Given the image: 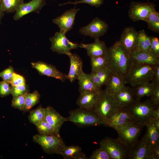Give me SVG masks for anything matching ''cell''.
<instances>
[{
    "mask_svg": "<svg viewBox=\"0 0 159 159\" xmlns=\"http://www.w3.org/2000/svg\"><path fill=\"white\" fill-rule=\"evenodd\" d=\"M45 111L44 120L50 124L59 135L62 125L67 121L66 117L62 116L52 106H48L45 108Z\"/></svg>",
    "mask_w": 159,
    "mask_h": 159,
    "instance_id": "22",
    "label": "cell"
},
{
    "mask_svg": "<svg viewBox=\"0 0 159 159\" xmlns=\"http://www.w3.org/2000/svg\"><path fill=\"white\" fill-rule=\"evenodd\" d=\"M28 87L26 84L16 86H11V94L13 97L24 94L28 92Z\"/></svg>",
    "mask_w": 159,
    "mask_h": 159,
    "instance_id": "41",
    "label": "cell"
},
{
    "mask_svg": "<svg viewBox=\"0 0 159 159\" xmlns=\"http://www.w3.org/2000/svg\"><path fill=\"white\" fill-rule=\"evenodd\" d=\"M9 83L3 80L0 81V96L1 97L6 96L11 92V87Z\"/></svg>",
    "mask_w": 159,
    "mask_h": 159,
    "instance_id": "43",
    "label": "cell"
},
{
    "mask_svg": "<svg viewBox=\"0 0 159 159\" xmlns=\"http://www.w3.org/2000/svg\"><path fill=\"white\" fill-rule=\"evenodd\" d=\"M80 47L85 49L90 58L105 56L108 54V48L105 43L99 39H95V42L91 44H80Z\"/></svg>",
    "mask_w": 159,
    "mask_h": 159,
    "instance_id": "21",
    "label": "cell"
},
{
    "mask_svg": "<svg viewBox=\"0 0 159 159\" xmlns=\"http://www.w3.org/2000/svg\"><path fill=\"white\" fill-rule=\"evenodd\" d=\"M112 96L118 107L127 108L135 101L132 88L129 86H125Z\"/></svg>",
    "mask_w": 159,
    "mask_h": 159,
    "instance_id": "23",
    "label": "cell"
},
{
    "mask_svg": "<svg viewBox=\"0 0 159 159\" xmlns=\"http://www.w3.org/2000/svg\"><path fill=\"white\" fill-rule=\"evenodd\" d=\"M33 141L41 147L46 153L60 155L66 145L60 135L39 134L33 137Z\"/></svg>",
    "mask_w": 159,
    "mask_h": 159,
    "instance_id": "7",
    "label": "cell"
},
{
    "mask_svg": "<svg viewBox=\"0 0 159 159\" xmlns=\"http://www.w3.org/2000/svg\"><path fill=\"white\" fill-rule=\"evenodd\" d=\"M91 72H94L108 66L109 59L108 54L90 58Z\"/></svg>",
    "mask_w": 159,
    "mask_h": 159,
    "instance_id": "32",
    "label": "cell"
},
{
    "mask_svg": "<svg viewBox=\"0 0 159 159\" xmlns=\"http://www.w3.org/2000/svg\"><path fill=\"white\" fill-rule=\"evenodd\" d=\"M108 67L124 78L130 66L131 60L119 41H117L108 48Z\"/></svg>",
    "mask_w": 159,
    "mask_h": 159,
    "instance_id": "1",
    "label": "cell"
},
{
    "mask_svg": "<svg viewBox=\"0 0 159 159\" xmlns=\"http://www.w3.org/2000/svg\"><path fill=\"white\" fill-rule=\"evenodd\" d=\"M100 91H89L80 93L77 104L79 107L92 110L97 100Z\"/></svg>",
    "mask_w": 159,
    "mask_h": 159,
    "instance_id": "19",
    "label": "cell"
},
{
    "mask_svg": "<svg viewBox=\"0 0 159 159\" xmlns=\"http://www.w3.org/2000/svg\"><path fill=\"white\" fill-rule=\"evenodd\" d=\"M79 10V8L76 9L75 6L53 20V22L59 28V32L65 34L73 28L76 14Z\"/></svg>",
    "mask_w": 159,
    "mask_h": 159,
    "instance_id": "15",
    "label": "cell"
},
{
    "mask_svg": "<svg viewBox=\"0 0 159 159\" xmlns=\"http://www.w3.org/2000/svg\"></svg>",
    "mask_w": 159,
    "mask_h": 159,
    "instance_id": "52",
    "label": "cell"
},
{
    "mask_svg": "<svg viewBox=\"0 0 159 159\" xmlns=\"http://www.w3.org/2000/svg\"><path fill=\"white\" fill-rule=\"evenodd\" d=\"M45 113V108L40 105L36 109L30 111L29 120L31 123L35 125L44 119Z\"/></svg>",
    "mask_w": 159,
    "mask_h": 159,
    "instance_id": "33",
    "label": "cell"
},
{
    "mask_svg": "<svg viewBox=\"0 0 159 159\" xmlns=\"http://www.w3.org/2000/svg\"><path fill=\"white\" fill-rule=\"evenodd\" d=\"M109 26L104 21L96 17L88 25L79 30L81 34L90 37L94 39H99L107 32Z\"/></svg>",
    "mask_w": 159,
    "mask_h": 159,
    "instance_id": "11",
    "label": "cell"
},
{
    "mask_svg": "<svg viewBox=\"0 0 159 159\" xmlns=\"http://www.w3.org/2000/svg\"><path fill=\"white\" fill-rule=\"evenodd\" d=\"M89 159H111L107 151L102 147L100 146L93 152Z\"/></svg>",
    "mask_w": 159,
    "mask_h": 159,
    "instance_id": "39",
    "label": "cell"
},
{
    "mask_svg": "<svg viewBox=\"0 0 159 159\" xmlns=\"http://www.w3.org/2000/svg\"><path fill=\"white\" fill-rule=\"evenodd\" d=\"M24 3V0H0L2 9L5 12L7 13L15 12Z\"/></svg>",
    "mask_w": 159,
    "mask_h": 159,
    "instance_id": "31",
    "label": "cell"
},
{
    "mask_svg": "<svg viewBox=\"0 0 159 159\" xmlns=\"http://www.w3.org/2000/svg\"><path fill=\"white\" fill-rule=\"evenodd\" d=\"M153 0L154 1H156V0Z\"/></svg>",
    "mask_w": 159,
    "mask_h": 159,
    "instance_id": "51",
    "label": "cell"
},
{
    "mask_svg": "<svg viewBox=\"0 0 159 159\" xmlns=\"http://www.w3.org/2000/svg\"><path fill=\"white\" fill-rule=\"evenodd\" d=\"M100 145L107 151L111 159H130L131 149L118 138L105 137L100 141Z\"/></svg>",
    "mask_w": 159,
    "mask_h": 159,
    "instance_id": "6",
    "label": "cell"
},
{
    "mask_svg": "<svg viewBox=\"0 0 159 159\" xmlns=\"http://www.w3.org/2000/svg\"><path fill=\"white\" fill-rule=\"evenodd\" d=\"M32 67L41 75L58 79L62 82L67 79V74L59 70L54 66L44 62L39 61L31 63Z\"/></svg>",
    "mask_w": 159,
    "mask_h": 159,
    "instance_id": "16",
    "label": "cell"
},
{
    "mask_svg": "<svg viewBox=\"0 0 159 159\" xmlns=\"http://www.w3.org/2000/svg\"><path fill=\"white\" fill-rule=\"evenodd\" d=\"M81 151V148L78 145H65L63 148L60 155L65 159H74L75 156Z\"/></svg>",
    "mask_w": 159,
    "mask_h": 159,
    "instance_id": "36",
    "label": "cell"
},
{
    "mask_svg": "<svg viewBox=\"0 0 159 159\" xmlns=\"http://www.w3.org/2000/svg\"><path fill=\"white\" fill-rule=\"evenodd\" d=\"M156 65L140 64L131 61L124 77L126 84L132 87L151 81Z\"/></svg>",
    "mask_w": 159,
    "mask_h": 159,
    "instance_id": "2",
    "label": "cell"
},
{
    "mask_svg": "<svg viewBox=\"0 0 159 159\" xmlns=\"http://www.w3.org/2000/svg\"><path fill=\"white\" fill-rule=\"evenodd\" d=\"M151 81L156 86L159 85V64L155 65Z\"/></svg>",
    "mask_w": 159,
    "mask_h": 159,
    "instance_id": "46",
    "label": "cell"
},
{
    "mask_svg": "<svg viewBox=\"0 0 159 159\" xmlns=\"http://www.w3.org/2000/svg\"><path fill=\"white\" fill-rule=\"evenodd\" d=\"M77 80L80 93L89 91H98L101 90L96 87L90 74H86L82 71L79 75Z\"/></svg>",
    "mask_w": 159,
    "mask_h": 159,
    "instance_id": "28",
    "label": "cell"
},
{
    "mask_svg": "<svg viewBox=\"0 0 159 159\" xmlns=\"http://www.w3.org/2000/svg\"><path fill=\"white\" fill-rule=\"evenodd\" d=\"M112 70L106 67L95 71L91 72L90 74L96 87L99 89L105 85L108 79Z\"/></svg>",
    "mask_w": 159,
    "mask_h": 159,
    "instance_id": "27",
    "label": "cell"
},
{
    "mask_svg": "<svg viewBox=\"0 0 159 159\" xmlns=\"http://www.w3.org/2000/svg\"><path fill=\"white\" fill-rule=\"evenodd\" d=\"M118 108L112 96L105 90H101L92 110L103 122L104 125Z\"/></svg>",
    "mask_w": 159,
    "mask_h": 159,
    "instance_id": "5",
    "label": "cell"
},
{
    "mask_svg": "<svg viewBox=\"0 0 159 159\" xmlns=\"http://www.w3.org/2000/svg\"><path fill=\"white\" fill-rule=\"evenodd\" d=\"M150 96L153 102L156 105H159V85L155 87Z\"/></svg>",
    "mask_w": 159,
    "mask_h": 159,
    "instance_id": "45",
    "label": "cell"
},
{
    "mask_svg": "<svg viewBox=\"0 0 159 159\" xmlns=\"http://www.w3.org/2000/svg\"><path fill=\"white\" fill-rule=\"evenodd\" d=\"M67 121L79 127L97 126L103 125V122L92 110L79 107L69 111Z\"/></svg>",
    "mask_w": 159,
    "mask_h": 159,
    "instance_id": "4",
    "label": "cell"
},
{
    "mask_svg": "<svg viewBox=\"0 0 159 159\" xmlns=\"http://www.w3.org/2000/svg\"><path fill=\"white\" fill-rule=\"evenodd\" d=\"M70 61V66L67 79L71 82L77 80L82 70L83 62L80 56L76 54L71 53L68 55Z\"/></svg>",
    "mask_w": 159,
    "mask_h": 159,
    "instance_id": "24",
    "label": "cell"
},
{
    "mask_svg": "<svg viewBox=\"0 0 159 159\" xmlns=\"http://www.w3.org/2000/svg\"><path fill=\"white\" fill-rule=\"evenodd\" d=\"M104 0H75L74 2L68 1L66 3L60 4L59 6H62L67 4H72L75 5L81 3H85L90 5L91 6L99 7L103 4Z\"/></svg>",
    "mask_w": 159,
    "mask_h": 159,
    "instance_id": "37",
    "label": "cell"
},
{
    "mask_svg": "<svg viewBox=\"0 0 159 159\" xmlns=\"http://www.w3.org/2000/svg\"><path fill=\"white\" fill-rule=\"evenodd\" d=\"M155 4L153 2L132 1L129 6V17L133 21H143L152 11L155 9Z\"/></svg>",
    "mask_w": 159,
    "mask_h": 159,
    "instance_id": "10",
    "label": "cell"
},
{
    "mask_svg": "<svg viewBox=\"0 0 159 159\" xmlns=\"http://www.w3.org/2000/svg\"><path fill=\"white\" fill-rule=\"evenodd\" d=\"M150 99L143 102L135 101L127 107L135 122L145 126L153 119L152 113L154 109L157 106Z\"/></svg>",
    "mask_w": 159,
    "mask_h": 159,
    "instance_id": "3",
    "label": "cell"
},
{
    "mask_svg": "<svg viewBox=\"0 0 159 159\" xmlns=\"http://www.w3.org/2000/svg\"><path fill=\"white\" fill-rule=\"evenodd\" d=\"M5 12L1 8L0 4V24H1V20L4 15Z\"/></svg>",
    "mask_w": 159,
    "mask_h": 159,
    "instance_id": "50",
    "label": "cell"
},
{
    "mask_svg": "<svg viewBox=\"0 0 159 159\" xmlns=\"http://www.w3.org/2000/svg\"><path fill=\"white\" fill-rule=\"evenodd\" d=\"M26 94L13 97L11 101V106L15 109L23 111L25 105Z\"/></svg>",
    "mask_w": 159,
    "mask_h": 159,
    "instance_id": "38",
    "label": "cell"
},
{
    "mask_svg": "<svg viewBox=\"0 0 159 159\" xmlns=\"http://www.w3.org/2000/svg\"><path fill=\"white\" fill-rule=\"evenodd\" d=\"M143 21L147 23L149 29L154 32L159 33V13L155 9L152 11Z\"/></svg>",
    "mask_w": 159,
    "mask_h": 159,
    "instance_id": "30",
    "label": "cell"
},
{
    "mask_svg": "<svg viewBox=\"0 0 159 159\" xmlns=\"http://www.w3.org/2000/svg\"><path fill=\"white\" fill-rule=\"evenodd\" d=\"M14 72L13 67L9 66L6 69L0 72V77L3 80L10 83Z\"/></svg>",
    "mask_w": 159,
    "mask_h": 159,
    "instance_id": "42",
    "label": "cell"
},
{
    "mask_svg": "<svg viewBox=\"0 0 159 159\" xmlns=\"http://www.w3.org/2000/svg\"><path fill=\"white\" fill-rule=\"evenodd\" d=\"M130 57L131 60L136 63L150 65L159 64V59L148 52L137 50L130 54Z\"/></svg>",
    "mask_w": 159,
    "mask_h": 159,
    "instance_id": "25",
    "label": "cell"
},
{
    "mask_svg": "<svg viewBox=\"0 0 159 159\" xmlns=\"http://www.w3.org/2000/svg\"><path fill=\"white\" fill-rule=\"evenodd\" d=\"M149 53L159 59V39L157 37H151V43Z\"/></svg>",
    "mask_w": 159,
    "mask_h": 159,
    "instance_id": "40",
    "label": "cell"
},
{
    "mask_svg": "<svg viewBox=\"0 0 159 159\" xmlns=\"http://www.w3.org/2000/svg\"><path fill=\"white\" fill-rule=\"evenodd\" d=\"M138 34L137 50L149 52L151 43V37L148 36L143 29L139 31Z\"/></svg>",
    "mask_w": 159,
    "mask_h": 159,
    "instance_id": "29",
    "label": "cell"
},
{
    "mask_svg": "<svg viewBox=\"0 0 159 159\" xmlns=\"http://www.w3.org/2000/svg\"><path fill=\"white\" fill-rule=\"evenodd\" d=\"M10 83L12 86H16L26 84L25 80L23 76L14 72Z\"/></svg>",
    "mask_w": 159,
    "mask_h": 159,
    "instance_id": "44",
    "label": "cell"
},
{
    "mask_svg": "<svg viewBox=\"0 0 159 159\" xmlns=\"http://www.w3.org/2000/svg\"><path fill=\"white\" fill-rule=\"evenodd\" d=\"M126 83L124 78L115 71L112 70L106 82L105 91L109 94L113 95L122 89Z\"/></svg>",
    "mask_w": 159,
    "mask_h": 159,
    "instance_id": "18",
    "label": "cell"
},
{
    "mask_svg": "<svg viewBox=\"0 0 159 159\" xmlns=\"http://www.w3.org/2000/svg\"><path fill=\"white\" fill-rule=\"evenodd\" d=\"M134 122L133 117L127 108L118 107L104 125L112 127L116 130L129 123Z\"/></svg>",
    "mask_w": 159,
    "mask_h": 159,
    "instance_id": "12",
    "label": "cell"
},
{
    "mask_svg": "<svg viewBox=\"0 0 159 159\" xmlns=\"http://www.w3.org/2000/svg\"><path fill=\"white\" fill-rule=\"evenodd\" d=\"M154 125L157 129L159 131V120H156L153 119Z\"/></svg>",
    "mask_w": 159,
    "mask_h": 159,
    "instance_id": "49",
    "label": "cell"
},
{
    "mask_svg": "<svg viewBox=\"0 0 159 159\" xmlns=\"http://www.w3.org/2000/svg\"><path fill=\"white\" fill-rule=\"evenodd\" d=\"M40 96V94L37 90L34 91L32 93H26L25 105L23 111L26 112L29 111L39 102Z\"/></svg>",
    "mask_w": 159,
    "mask_h": 159,
    "instance_id": "34",
    "label": "cell"
},
{
    "mask_svg": "<svg viewBox=\"0 0 159 159\" xmlns=\"http://www.w3.org/2000/svg\"><path fill=\"white\" fill-rule=\"evenodd\" d=\"M138 35V32L132 26L126 27L122 31L119 41L129 55L137 50Z\"/></svg>",
    "mask_w": 159,
    "mask_h": 159,
    "instance_id": "13",
    "label": "cell"
},
{
    "mask_svg": "<svg viewBox=\"0 0 159 159\" xmlns=\"http://www.w3.org/2000/svg\"><path fill=\"white\" fill-rule=\"evenodd\" d=\"M147 131L145 135L152 151L157 159H159V131L155 127L153 119L146 125Z\"/></svg>",
    "mask_w": 159,
    "mask_h": 159,
    "instance_id": "20",
    "label": "cell"
},
{
    "mask_svg": "<svg viewBox=\"0 0 159 159\" xmlns=\"http://www.w3.org/2000/svg\"><path fill=\"white\" fill-rule=\"evenodd\" d=\"M130 159H157L145 135L131 150Z\"/></svg>",
    "mask_w": 159,
    "mask_h": 159,
    "instance_id": "14",
    "label": "cell"
},
{
    "mask_svg": "<svg viewBox=\"0 0 159 159\" xmlns=\"http://www.w3.org/2000/svg\"><path fill=\"white\" fill-rule=\"evenodd\" d=\"M144 127L134 122L129 123L116 131L118 138L131 150L138 141L139 136Z\"/></svg>",
    "mask_w": 159,
    "mask_h": 159,
    "instance_id": "8",
    "label": "cell"
},
{
    "mask_svg": "<svg viewBox=\"0 0 159 159\" xmlns=\"http://www.w3.org/2000/svg\"><path fill=\"white\" fill-rule=\"evenodd\" d=\"M35 126L39 134L59 135L54 127L44 120L37 123Z\"/></svg>",
    "mask_w": 159,
    "mask_h": 159,
    "instance_id": "35",
    "label": "cell"
},
{
    "mask_svg": "<svg viewBox=\"0 0 159 159\" xmlns=\"http://www.w3.org/2000/svg\"><path fill=\"white\" fill-rule=\"evenodd\" d=\"M152 117L153 119L159 120V106H157L153 110Z\"/></svg>",
    "mask_w": 159,
    "mask_h": 159,
    "instance_id": "47",
    "label": "cell"
},
{
    "mask_svg": "<svg viewBox=\"0 0 159 159\" xmlns=\"http://www.w3.org/2000/svg\"><path fill=\"white\" fill-rule=\"evenodd\" d=\"M156 86L153 82H149L132 87L135 100L137 101H140L142 97L145 96H150Z\"/></svg>",
    "mask_w": 159,
    "mask_h": 159,
    "instance_id": "26",
    "label": "cell"
},
{
    "mask_svg": "<svg viewBox=\"0 0 159 159\" xmlns=\"http://www.w3.org/2000/svg\"><path fill=\"white\" fill-rule=\"evenodd\" d=\"M49 40L51 43V49L59 54L68 55L71 53L72 50L80 47V44L70 41L65 34L59 32H56L54 36L49 38Z\"/></svg>",
    "mask_w": 159,
    "mask_h": 159,
    "instance_id": "9",
    "label": "cell"
},
{
    "mask_svg": "<svg viewBox=\"0 0 159 159\" xmlns=\"http://www.w3.org/2000/svg\"><path fill=\"white\" fill-rule=\"evenodd\" d=\"M46 0H31L24 3L18 8L13 16L15 20L32 12L39 13L42 8L46 4Z\"/></svg>",
    "mask_w": 159,
    "mask_h": 159,
    "instance_id": "17",
    "label": "cell"
},
{
    "mask_svg": "<svg viewBox=\"0 0 159 159\" xmlns=\"http://www.w3.org/2000/svg\"><path fill=\"white\" fill-rule=\"evenodd\" d=\"M88 159L85 153L80 151L75 156L74 159Z\"/></svg>",
    "mask_w": 159,
    "mask_h": 159,
    "instance_id": "48",
    "label": "cell"
}]
</instances>
